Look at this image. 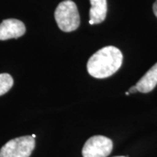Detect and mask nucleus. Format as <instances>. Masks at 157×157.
Returning a JSON list of instances; mask_svg holds the SVG:
<instances>
[{"label": "nucleus", "instance_id": "obj_1", "mask_svg": "<svg viewBox=\"0 0 157 157\" xmlns=\"http://www.w3.org/2000/svg\"><path fill=\"white\" fill-rule=\"evenodd\" d=\"M122 52L114 46H106L90 57L86 64L87 72L94 78L112 76L122 65Z\"/></svg>", "mask_w": 157, "mask_h": 157}, {"label": "nucleus", "instance_id": "obj_2", "mask_svg": "<svg viewBox=\"0 0 157 157\" xmlns=\"http://www.w3.org/2000/svg\"><path fill=\"white\" fill-rule=\"evenodd\" d=\"M54 17L59 29L66 33L75 31L80 24L78 8L72 0L59 3L54 12Z\"/></svg>", "mask_w": 157, "mask_h": 157}, {"label": "nucleus", "instance_id": "obj_3", "mask_svg": "<svg viewBox=\"0 0 157 157\" xmlns=\"http://www.w3.org/2000/svg\"><path fill=\"white\" fill-rule=\"evenodd\" d=\"M35 147V139L27 135L9 140L0 149V157H30Z\"/></svg>", "mask_w": 157, "mask_h": 157}, {"label": "nucleus", "instance_id": "obj_4", "mask_svg": "<svg viewBox=\"0 0 157 157\" xmlns=\"http://www.w3.org/2000/svg\"><path fill=\"white\" fill-rule=\"evenodd\" d=\"M113 150V141L102 135H94L86 141L83 157H107Z\"/></svg>", "mask_w": 157, "mask_h": 157}, {"label": "nucleus", "instance_id": "obj_5", "mask_svg": "<svg viewBox=\"0 0 157 157\" xmlns=\"http://www.w3.org/2000/svg\"><path fill=\"white\" fill-rule=\"evenodd\" d=\"M25 24L15 18H8L0 24V40L17 39L25 33Z\"/></svg>", "mask_w": 157, "mask_h": 157}, {"label": "nucleus", "instance_id": "obj_6", "mask_svg": "<svg viewBox=\"0 0 157 157\" xmlns=\"http://www.w3.org/2000/svg\"><path fill=\"white\" fill-rule=\"evenodd\" d=\"M91 8L89 12V24L97 25L102 23L107 17V0H90Z\"/></svg>", "mask_w": 157, "mask_h": 157}, {"label": "nucleus", "instance_id": "obj_7", "mask_svg": "<svg viewBox=\"0 0 157 157\" xmlns=\"http://www.w3.org/2000/svg\"><path fill=\"white\" fill-rule=\"evenodd\" d=\"M157 85V63L155 64L135 85L138 92L147 94L154 90Z\"/></svg>", "mask_w": 157, "mask_h": 157}, {"label": "nucleus", "instance_id": "obj_8", "mask_svg": "<svg viewBox=\"0 0 157 157\" xmlns=\"http://www.w3.org/2000/svg\"><path fill=\"white\" fill-rule=\"evenodd\" d=\"M13 86V78L8 73H0V96L6 94Z\"/></svg>", "mask_w": 157, "mask_h": 157}, {"label": "nucleus", "instance_id": "obj_9", "mask_svg": "<svg viewBox=\"0 0 157 157\" xmlns=\"http://www.w3.org/2000/svg\"><path fill=\"white\" fill-rule=\"evenodd\" d=\"M136 92H138V90H137V88H136V86H132L131 88H129V91H128L129 94H135V93H136Z\"/></svg>", "mask_w": 157, "mask_h": 157}, {"label": "nucleus", "instance_id": "obj_10", "mask_svg": "<svg viewBox=\"0 0 157 157\" xmlns=\"http://www.w3.org/2000/svg\"><path fill=\"white\" fill-rule=\"evenodd\" d=\"M153 11H154V13H155V17H157V0L155 2V4L153 6Z\"/></svg>", "mask_w": 157, "mask_h": 157}, {"label": "nucleus", "instance_id": "obj_11", "mask_svg": "<svg viewBox=\"0 0 157 157\" xmlns=\"http://www.w3.org/2000/svg\"><path fill=\"white\" fill-rule=\"evenodd\" d=\"M32 137H33L34 139H35V137H36V135H32Z\"/></svg>", "mask_w": 157, "mask_h": 157}, {"label": "nucleus", "instance_id": "obj_12", "mask_svg": "<svg viewBox=\"0 0 157 157\" xmlns=\"http://www.w3.org/2000/svg\"><path fill=\"white\" fill-rule=\"evenodd\" d=\"M126 94V95H128L129 93H128V92H126V94Z\"/></svg>", "mask_w": 157, "mask_h": 157}, {"label": "nucleus", "instance_id": "obj_13", "mask_svg": "<svg viewBox=\"0 0 157 157\" xmlns=\"http://www.w3.org/2000/svg\"><path fill=\"white\" fill-rule=\"evenodd\" d=\"M116 157H126V156H116Z\"/></svg>", "mask_w": 157, "mask_h": 157}]
</instances>
